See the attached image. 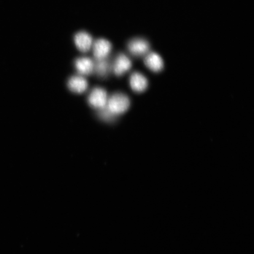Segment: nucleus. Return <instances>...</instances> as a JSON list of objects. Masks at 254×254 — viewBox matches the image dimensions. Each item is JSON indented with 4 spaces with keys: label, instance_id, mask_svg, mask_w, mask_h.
I'll list each match as a JSON object with an SVG mask.
<instances>
[{
    "label": "nucleus",
    "instance_id": "f257e3e1",
    "mask_svg": "<svg viewBox=\"0 0 254 254\" xmlns=\"http://www.w3.org/2000/svg\"><path fill=\"white\" fill-rule=\"evenodd\" d=\"M130 104L129 98L127 95L118 93L109 97L106 107L111 113L117 117L127 112Z\"/></svg>",
    "mask_w": 254,
    "mask_h": 254
},
{
    "label": "nucleus",
    "instance_id": "f03ea898",
    "mask_svg": "<svg viewBox=\"0 0 254 254\" xmlns=\"http://www.w3.org/2000/svg\"><path fill=\"white\" fill-rule=\"evenodd\" d=\"M109 96L106 90L100 87L94 88L88 97V102L94 109L100 110L106 107Z\"/></svg>",
    "mask_w": 254,
    "mask_h": 254
},
{
    "label": "nucleus",
    "instance_id": "7ed1b4c3",
    "mask_svg": "<svg viewBox=\"0 0 254 254\" xmlns=\"http://www.w3.org/2000/svg\"><path fill=\"white\" fill-rule=\"evenodd\" d=\"M128 50L133 56H145L150 52V46L148 41L144 39H135L128 43Z\"/></svg>",
    "mask_w": 254,
    "mask_h": 254
},
{
    "label": "nucleus",
    "instance_id": "20e7f679",
    "mask_svg": "<svg viewBox=\"0 0 254 254\" xmlns=\"http://www.w3.org/2000/svg\"><path fill=\"white\" fill-rule=\"evenodd\" d=\"M93 55L95 60L107 59L112 50V45L110 41L103 39H98L93 45Z\"/></svg>",
    "mask_w": 254,
    "mask_h": 254
},
{
    "label": "nucleus",
    "instance_id": "39448f33",
    "mask_svg": "<svg viewBox=\"0 0 254 254\" xmlns=\"http://www.w3.org/2000/svg\"><path fill=\"white\" fill-rule=\"evenodd\" d=\"M132 63L128 57L120 54L114 61L112 65V69L116 75L120 76L125 74L131 68Z\"/></svg>",
    "mask_w": 254,
    "mask_h": 254
},
{
    "label": "nucleus",
    "instance_id": "423d86ee",
    "mask_svg": "<svg viewBox=\"0 0 254 254\" xmlns=\"http://www.w3.org/2000/svg\"><path fill=\"white\" fill-rule=\"evenodd\" d=\"M129 85L135 93H141L147 90L148 81L147 78L141 73L135 72L130 76Z\"/></svg>",
    "mask_w": 254,
    "mask_h": 254
},
{
    "label": "nucleus",
    "instance_id": "0eeeda50",
    "mask_svg": "<svg viewBox=\"0 0 254 254\" xmlns=\"http://www.w3.org/2000/svg\"><path fill=\"white\" fill-rule=\"evenodd\" d=\"M144 58V63L148 69L154 72H158L163 70L164 62L158 54L154 52H149Z\"/></svg>",
    "mask_w": 254,
    "mask_h": 254
},
{
    "label": "nucleus",
    "instance_id": "6e6552de",
    "mask_svg": "<svg viewBox=\"0 0 254 254\" xmlns=\"http://www.w3.org/2000/svg\"><path fill=\"white\" fill-rule=\"evenodd\" d=\"M74 41L76 46L81 52L86 53L93 46V39L86 32L81 31L75 34Z\"/></svg>",
    "mask_w": 254,
    "mask_h": 254
},
{
    "label": "nucleus",
    "instance_id": "1a4fd4ad",
    "mask_svg": "<svg viewBox=\"0 0 254 254\" xmlns=\"http://www.w3.org/2000/svg\"><path fill=\"white\" fill-rule=\"evenodd\" d=\"M68 87L75 93H83L88 88V82L81 75L73 76L68 81Z\"/></svg>",
    "mask_w": 254,
    "mask_h": 254
},
{
    "label": "nucleus",
    "instance_id": "9d476101",
    "mask_svg": "<svg viewBox=\"0 0 254 254\" xmlns=\"http://www.w3.org/2000/svg\"><path fill=\"white\" fill-rule=\"evenodd\" d=\"M76 69L81 75H90L94 72V63L88 57H82L75 60Z\"/></svg>",
    "mask_w": 254,
    "mask_h": 254
},
{
    "label": "nucleus",
    "instance_id": "9b49d317",
    "mask_svg": "<svg viewBox=\"0 0 254 254\" xmlns=\"http://www.w3.org/2000/svg\"><path fill=\"white\" fill-rule=\"evenodd\" d=\"M111 69H112V65L107 59L96 60V62L94 63V72L100 77H106L109 75Z\"/></svg>",
    "mask_w": 254,
    "mask_h": 254
},
{
    "label": "nucleus",
    "instance_id": "f8f14e48",
    "mask_svg": "<svg viewBox=\"0 0 254 254\" xmlns=\"http://www.w3.org/2000/svg\"><path fill=\"white\" fill-rule=\"evenodd\" d=\"M98 116L100 119H103L106 122H113V121L116 119V116H114L112 113H111L110 111L107 109L106 107H105L102 109L98 110Z\"/></svg>",
    "mask_w": 254,
    "mask_h": 254
}]
</instances>
